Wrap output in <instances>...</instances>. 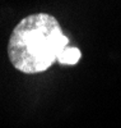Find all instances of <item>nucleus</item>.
I'll use <instances>...</instances> for the list:
<instances>
[{
  "instance_id": "1",
  "label": "nucleus",
  "mask_w": 121,
  "mask_h": 128,
  "mask_svg": "<svg viewBox=\"0 0 121 128\" xmlns=\"http://www.w3.org/2000/svg\"><path fill=\"white\" fill-rule=\"evenodd\" d=\"M69 38L62 34L58 19L47 13L23 18L14 27L8 44V56L22 73L45 72L58 60Z\"/></svg>"
},
{
  "instance_id": "2",
  "label": "nucleus",
  "mask_w": 121,
  "mask_h": 128,
  "mask_svg": "<svg viewBox=\"0 0 121 128\" xmlns=\"http://www.w3.org/2000/svg\"><path fill=\"white\" fill-rule=\"evenodd\" d=\"M82 54L80 50L76 48H65L61 54L58 58V62H60V64H65V66H73V64H76L78 60L80 59Z\"/></svg>"
}]
</instances>
